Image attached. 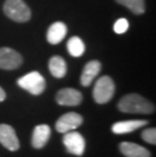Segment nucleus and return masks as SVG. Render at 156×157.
<instances>
[{
    "mask_svg": "<svg viewBox=\"0 0 156 157\" xmlns=\"http://www.w3.org/2000/svg\"><path fill=\"white\" fill-rule=\"evenodd\" d=\"M119 111L128 113H152L155 111V106L147 98L137 93H130L123 96L118 103Z\"/></svg>",
    "mask_w": 156,
    "mask_h": 157,
    "instance_id": "obj_1",
    "label": "nucleus"
},
{
    "mask_svg": "<svg viewBox=\"0 0 156 157\" xmlns=\"http://www.w3.org/2000/svg\"><path fill=\"white\" fill-rule=\"evenodd\" d=\"M3 10L6 16L16 22H26L32 16L31 9L22 0H6Z\"/></svg>",
    "mask_w": 156,
    "mask_h": 157,
    "instance_id": "obj_2",
    "label": "nucleus"
},
{
    "mask_svg": "<svg viewBox=\"0 0 156 157\" xmlns=\"http://www.w3.org/2000/svg\"><path fill=\"white\" fill-rule=\"evenodd\" d=\"M115 89L116 86L112 79L108 75L102 76L95 82L93 92H92L94 101L99 105L108 102L114 96Z\"/></svg>",
    "mask_w": 156,
    "mask_h": 157,
    "instance_id": "obj_3",
    "label": "nucleus"
},
{
    "mask_svg": "<svg viewBox=\"0 0 156 157\" xmlns=\"http://www.w3.org/2000/svg\"><path fill=\"white\" fill-rule=\"evenodd\" d=\"M17 84L32 95L42 94L46 88L45 78L36 71L29 72L21 77L17 80Z\"/></svg>",
    "mask_w": 156,
    "mask_h": 157,
    "instance_id": "obj_4",
    "label": "nucleus"
},
{
    "mask_svg": "<svg viewBox=\"0 0 156 157\" xmlns=\"http://www.w3.org/2000/svg\"><path fill=\"white\" fill-rule=\"evenodd\" d=\"M63 143L69 153L77 156L83 155L85 151V140L80 133L75 131L65 133L63 137Z\"/></svg>",
    "mask_w": 156,
    "mask_h": 157,
    "instance_id": "obj_5",
    "label": "nucleus"
},
{
    "mask_svg": "<svg viewBox=\"0 0 156 157\" xmlns=\"http://www.w3.org/2000/svg\"><path fill=\"white\" fill-rule=\"evenodd\" d=\"M22 64V56L8 47L0 48V68L4 70H14Z\"/></svg>",
    "mask_w": 156,
    "mask_h": 157,
    "instance_id": "obj_6",
    "label": "nucleus"
},
{
    "mask_svg": "<svg viewBox=\"0 0 156 157\" xmlns=\"http://www.w3.org/2000/svg\"><path fill=\"white\" fill-rule=\"evenodd\" d=\"M82 123H83V118L79 113L74 112L67 113L60 117L56 122V130L59 133L65 134L67 132L77 129L78 127L82 125Z\"/></svg>",
    "mask_w": 156,
    "mask_h": 157,
    "instance_id": "obj_7",
    "label": "nucleus"
},
{
    "mask_svg": "<svg viewBox=\"0 0 156 157\" xmlns=\"http://www.w3.org/2000/svg\"><path fill=\"white\" fill-rule=\"evenodd\" d=\"M82 94L79 90L75 88H63L60 89L56 94V101L60 105L76 106L82 101Z\"/></svg>",
    "mask_w": 156,
    "mask_h": 157,
    "instance_id": "obj_8",
    "label": "nucleus"
},
{
    "mask_svg": "<svg viewBox=\"0 0 156 157\" xmlns=\"http://www.w3.org/2000/svg\"><path fill=\"white\" fill-rule=\"evenodd\" d=\"M0 143L10 151H17L19 149V140L11 126L6 124L0 125Z\"/></svg>",
    "mask_w": 156,
    "mask_h": 157,
    "instance_id": "obj_9",
    "label": "nucleus"
},
{
    "mask_svg": "<svg viewBox=\"0 0 156 157\" xmlns=\"http://www.w3.org/2000/svg\"><path fill=\"white\" fill-rule=\"evenodd\" d=\"M148 124L146 120H129L117 122L112 126V131L115 134H128L142 128Z\"/></svg>",
    "mask_w": 156,
    "mask_h": 157,
    "instance_id": "obj_10",
    "label": "nucleus"
},
{
    "mask_svg": "<svg viewBox=\"0 0 156 157\" xmlns=\"http://www.w3.org/2000/svg\"><path fill=\"white\" fill-rule=\"evenodd\" d=\"M51 136V128L48 125L36 126L32 137V145L36 149H42L48 143Z\"/></svg>",
    "mask_w": 156,
    "mask_h": 157,
    "instance_id": "obj_11",
    "label": "nucleus"
},
{
    "mask_svg": "<svg viewBox=\"0 0 156 157\" xmlns=\"http://www.w3.org/2000/svg\"><path fill=\"white\" fill-rule=\"evenodd\" d=\"M101 70V64L99 61L92 60V61L86 63L83 71L80 76V83L83 86H89L94 80V78L98 75Z\"/></svg>",
    "mask_w": 156,
    "mask_h": 157,
    "instance_id": "obj_12",
    "label": "nucleus"
},
{
    "mask_svg": "<svg viewBox=\"0 0 156 157\" xmlns=\"http://www.w3.org/2000/svg\"><path fill=\"white\" fill-rule=\"evenodd\" d=\"M120 151L126 157H151V153L145 147L132 142H122Z\"/></svg>",
    "mask_w": 156,
    "mask_h": 157,
    "instance_id": "obj_13",
    "label": "nucleus"
},
{
    "mask_svg": "<svg viewBox=\"0 0 156 157\" xmlns=\"http://www.w3.org/2000/svg\"><path fill=\"white\" fill-rule=\"evenodd\" d=\"M67 34V26L64 22L57 21L50 25L47 32V40L50 44L57 45L63 41Z\"/></svg>",
    "mask_w": 156,
    "mask_h": 157,
    "instance_id": "obj_14",
    "label": "nucleus"
},
{
    "mask_svg": "<svg viewBox=\"0 0 156 157\" xmlns=\"http://www.w3.org/2000/svg\"><path fill=\"white\" fill-rule=\"evenodd\" d=\"M49 69L54 77L63 78L67 72V65L62 57L53 56L49 61Z\"/></svg>",
    "mask_w": 156,
    "mask_h": 157,
    "instance_id": "obj_15",
    "label": "nucleus"
},
{
    "mask_svg": "<svg viewBox=\"0 0 156 157\" xmlns=\"http://www.w3.org/2000/svg\"><path fill=\"white\" fill-rule=\"evenodd\" d=\"M69 54L73 57H80L85 52V45L79 36H72L67 43Z\"/></svg>",
    "mask_w": 156,
    "mask_h": 157,
    "instance_id": "obj_16",
    "label": "nucleus"
},
{
    "mask_svg": "<svg viewBox=\"0 0 156 157\" xmlns=\"http://www.w3.org/2000/svg\"><path fill=\"white\" fill-rule=\"evenodd\" d=\"M117 2L126 6L135 14H142L145 12L144 0H117Z\"/></svg>",
    "mask_w": 156,
    "mask_h": 157,
    "instance_id": "obj_17",
    "label": "nucleus"
},
{
    "mask_svg": "<svg viewBox=\"0 0 156 157\" xmlns=\"http://www.w3.org/2000/svg\"><path fill=\"white\" fill-rule=\"evenodd\" d=\"M142 139L145 142L149 143V144L155 145L156 144V129L155 128H149L146 129L142 132Z\"/></svg>",
    "mask_w": 156,
    "mask_h": 157,
    "instance_id": "obj_18",
    "label": "nucleus"
},
{
    "mask_svg": "<svg viewBox=\"0 0 156 157\" xmlns=\"http://www.w3.org/2000/svg\"><path fill=\"white\" fill-rule=\"evenodd\" d=\"M129 29V21L126 18H120L116 21L114 25V31L116 34H124Z\"/></svg>",
    "mask_w": 156,
    "mask_h": 157,
    "instance_id": "obj_19",
    "label": "nucleus"
},
{
    "mask_svg": "<svg viewBox=\"0 0 156 157\" xmlns=\"http://www.w3.org/2000/svg\"><path fill=\"white\" fill-rule=\"evenodd\" d=\"M5 98H6V93H5L4 90H3V88L1 87V86H0V102L4 101Z\"/></svg>",
    "mask_w": 156,
    "mask_h": 157,
    "instance_id": "obj_20",
    "label": "nucleus"
}]
</instances>
